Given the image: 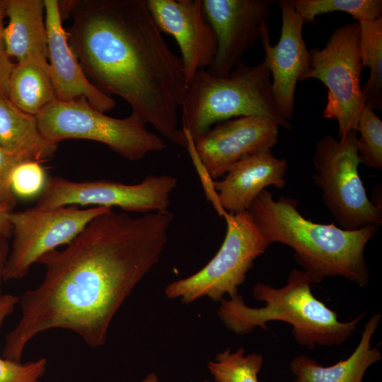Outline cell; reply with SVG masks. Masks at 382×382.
<instances>
[{
  "label": "cell",
  "mask_w": 382,
  "mask_h": 382,
  "mask_svg": "<svg viewBox=\"0 0 382 382\" xmlns=\"http://www.w3.org/2000/svg\"><path fill=\"white\" fill-rule=\"evenodd\" d=\"M173 220L169 211L133 217L112 209L64 249L43 255L37 262L45 277L19 298L21 317L6 336L3 357L21 361L29 341L55 328L77 333L91 347L103 345L114 316L158 262Z\"/></svg>",
  "instance_id": "cell-1"
},
{
  "label": "cell",
  "mask_w": 382,
  "mask_h": 382,
  "mask_svg": "<svg viewBox=\"0 0 382 382\" xmlns=\"http://www.w3.org/2000/svg\"><path fill=\"white\" fill-rule=\"evenodd\" d=\"M68 39L88 79L186 148L178 111L187 88L180 57L167 45L146 0L59 1Z\"/></svg>",
  "instance_id": "cell-2"
},
{
  "label": "cell",
  "mask_w": 382,
  "mask_h": 382,
  "mask_svg": "<svg viewBox=\"0 0 382 382\" xmlns=\"http://www.w3.org/2000/svg\"><path fill=\"white\" fill-rule=\"evenodd\" d=\"M248 212L270 245L278 243L294 250L295 260L311 283L333 277L359 287L369 282L364 252L378 226L348 231L334 223H315L299 212L296 199L284 196L274 199L266 189L253 201Z\"/></svg>",
  "instance_id": "cell-3"
},
{
  "label": "cell",
  "mask_w": 382,
  "mask_h": 382,
  "mask_svg": "<svg viewBox=\"0 0 382 382\" xmlns=\"http://www.w3.org/2000/svg\"><path fill=\"white\" fill-rule=\"evenodd\" d=\"M311 284L302 270L294 269L282 287L264 283L254 285L253 296L265 306H248L238 294L220 301L218 316L227 329L238 335L249 334L256 328L268 330L267 323L277 320L290 324L295 341L309 349L316 345H340L365 313L349 321L339 320L337 313L313 294Z\"/></svg>",
  "instance_id": "cell-4"
},
{
  "label": "cell",
  "mask_w": 382,
  "mask_h": 382,
  "mask_svg": "<svg viewBox=\"0 0 382 382\" xmlns=\"http://www.w3.org/2000/svg\"><path fill=\"white\" fill-rule=\"evenodd\" d=\"M182 129L195 141L213 125L247 116L271 119L279 127H292L274 102L271 76L262 62H243L227 76H216L201 69L187 85L180 107Z\"/></svg>",
  "instance_id": "cell-5"
},
{
  "label": "cell",
  "mask_w": 382,
  "mask_h": 382,
  "mask_svg": "<svg viewBox=\"0 0 382 382\" xmlns=\"http://www.w3.org/2000/svg\"><path fill=\"white\" fill-rule=\"evenodd\" d=\"M36 118L43 135L52 141L76 139L100 142L131 161L167 146L158 134L146 129V124L137 114L112 117L93 108L84 98L69 101L56 99Z\"/></svg>",
  "instance_id": "cell-6"
},
{
  "label": "cell",
  "mask_w": 382,
  "mask_h": 382,
  "mask_svg": "<svg viewBox=\"0 0 382 382\" xmlns=\"http://www.w3.org/2000/svg\"><path fill=\"white\" fill-rule=\"evenodd\" d=\"M357 132L352 130L341 139L332 135L319 139L313 156V178L337 226L354 231L382 224V208L367 196L359 174L361 161Z\"/></svg>",
  "instance_id": "cell-7"
},
{
  "label": "cell",
  "mask_w": 382,
  "mask_h": 382,
  "mask_svg": "<svg viewBox=\"0 0 382 382\" xmlns=\"http://www.w3.org/2000/svg\"><path fill=\"white\" fill-rule=\"evenodd\" d=\"M226 235L220 248L200 270L170 283L165 289L168 299H178L185 304L202 297L221 301L225 294H239L255 260L265 253L270 244L262 237L248 211L224 214Z\"/></svg>",
  "instance_id": "cell-8"
},
{
  "label": "cell",
  "mask_w": 382,
  "mask_h": 382,
  "mask_svg": "<svg viewBox=\"0 0 382 382\" xmlns=\"http://www.w3.org/2000/svg\"><path fill=\"white\" fill-rule=\"evenodd\" d=\"M359 34L358 23L335 30L323 48L311 50V66L301 79H316L326 86L323 117L337 122L339 139L350 131H357L359 115L366 105L360 83L363 66Z\"/></svg>",
  "instance_id": "cell-9"
},
{
  "label": "cell",
  "mask_w": 382,
  "mask_h": 382,
  "mask_svg": "<svg viewBox=\"0 0 382 382\" xmlns=\"http://www.w3.org/2000/svg\"><path fill=\"white\" fill-rule=\"evenodd\" d=\"M112 208L68 205L54 209L37 206L11 212L13 241L3 272V280L22 278L45 253L68 244L97 216Z\"/></svg>",
  "instance_id": "cell-10"
},
{
  "label": "cell",
  "mask_w": 382,
  "mask_h": 382,
  "mask_svg": "<svg viewBox=\"0 0 382 382\" xmlns=\"http://www.w3.org/2000/svg\"><path fill=\"white\" fill-rule=\"evenodd\" d=\"M178 178L149 175L137 184L100 180L74 182L61 177L47 179L35 206L54 209L68 205L119 207L123 212H167Z\"/></svg>",
  "instance_id": "cell-11"
},
{
  "label": "cell",
  "mask_w": 382,
  "mask_h": 382,
  "mask_svg": "<svg viewBox=\"0 0 382 382\" xmlns=\"http://www.w3.org/2000/svg\"><path fill=\"white\" fill-rule=\"evenodd\" d=\"M274 0H202L204 16L216 39V52L206 69L216 76H227L244 54L260 41Z\"/></svg>",
  "instance_id": "cell-12"
},
{
  "label": "cell",
  "mask_w": 382,
  "mask_h": 382,
  "mask_svg": "<svg viewBox=\"0 0 382 382\" xmlns=\"http://www.w3.org/2000/svg\"><path fill=\"white\" fill-rule=\"evenodd\" d=\"M279 140V126L265 117L247 116L214 125L187 150L212 179L224 176L239 160L272 149Z\"/></svg>",
  "instance_id": "cell-13"
},
{
  "label": "cell",
  "mask_w": 382,
  "mask_h": 382,
  "mask_svg": "<svg viewBox=\"0 0 382 382\" xmlns=\"http://www.w3.org/2000/svg\"><path fill=\"white\" fill-rule=\"evenodd\" d=\"M278 4L282 16L279 41L271 45L268 26L263 30L260 41L264 50L262 62L270 73L274 102L282 115L290 122L296 84L310 68L311 53L303 37V20L291 0H280Z\"/></svg>",
  "instance_id": "cell-14"
},
{
  "label": "cell",
  "mask_w": 382,
  "mask_h": 382,
  "mask_svg": "<svg viewBox=\"0 0 382 382\" xmlns=\"http://www.w3.org/2000/svg\"><path fill=\"white\" fill-rule=\"evenodd\" d=\"M161 31L171 35L182 54L187 86L198 71L207 69L216 52V39L206 20L202 0H146Z\"/></svg>",
  "instance_id": "cell-15"
},
{
  "label": "cell",
  "mask_w": 382,
  "mask_h": 382,
  "mask_svg": "<svg viewBox=\"0 0 382 382\" xmlns=\"http://www.w3.org/2000/svg\"><path fill=\"white\" fill-rule=\"evenodd\" d=\"M45 5L50 75L57 98L69 101L84 98L102 112L113 109L116 102L88 79L69 45L59 1L45 0Z\"/></svg>",
  "instance_id": "cell-16"
},
{
  "label": "cell",
  "mask_w": 382,
  "mask_h": 382,
  "mask_svg": "<svg viewBox=\"0 0 382 382\" xmlns=\"http://www.w3.org/2000/svg\"><path fill=\"white\" fill-rule=\"evenodd\" d=\"M288 162L276 157L272 149L259 151L239 160L221 180L212 181L219 213L248 211L256 197L268 186L283 188Z\"/></svg>",
  "instance_id": "cell-17"
},
{
  "label": "cell",
  "mask_w": 382,
  "mask_h": 382,
  "mask_svg": "<svg viewBox=\"0 0 382 382\" xmlns=\"http://www.w3.org/2000/svg\"><path fill=\"white\" fill-rule=\"evenodd\" d=\"M4 40L7 56L49 66L45 0H8Z\"/></svg>",
  "instance_id": "cell-18"
},
{
  "label": "cell",
  "mask_w": 382,
  "mask_h": 382,
  "mask_svg": "<svg viewBox=\"0 0 382 382\" xmlns=\"http://www.w3.org/2000/svg\"><path fill=\"white\" fill-rule=\"evenodd\" d=\"M381 315L371 316L364 327L361 338L353 352L345 359L324 366L304 354L295 357L290 362L294 382H362L367 369L382 359L377 347L372 348L371 338L381 319Z\"/></svg>",
  "instance_id": "cell-19"
},
{
  "label": "cell",
  "mask_w": 382,
  "mask_h": 382,
  "mask_svg": "<svg viewBox=\"0 0 382 382\" xmlns=\"http://www.w3.org/2000/svg\"><path fill=\"white\" fill-rule=\"evenodd\" d=\"M58 144L43 135L36 116L20 110L7 98L0 100V146L4 150L41 163L54 156Z\"/></svg>",
  "instance_id": "cell-20"
},
{
  "label": "cell",
  "mask_w": 382,
  "mask_h": 382,
  "mask_svg": "<svg viewBox=\"0 0 382 382\" xmlns=\"http://www.w3.org/2000/svg\"><path fill=\"white\" fill-rule=\"evenodd\" d=\"M7 98L20 110L37 116L57 99L50 67L33 60L14 63L8 78Z\"/></svg>",
  "instance_id": "cell-21"
},
{
  "label": "cell",
  "mask_w": 382,
  "mask_h": 382,
  "mask_svg": "<svg viewBox=\"0 0 382 382\" xmlns=\"http://www.w3.org/2000/svg\"><path fill=\"white\" fill-rule=\"evenodd\" d=\"M359 25V53L364 67L369 69V78L361 87L365 105L382 110V16Z\"/></svg>",
  "instance_id": "cell-22"
},
{
  "label": "cell",
  "mask_w": 382,
  "mask_h": 382,
  "mask_svg": "<svg viewBox=\"0 0 382 382\" xmlns=\"http://www.w3.org/2000/svg\"><path fill=\"white\" fill-rule=\"evenodd\" d=\"M304 23L320 15L335 11L352 16L357 23L372 21L382 16L381 0H291Z\"/></svg>",
  "instance_id": "cell-23"
},
{
  "label": "cell",
  "mask_w": 382,
  "mask_h": 382,
  "mask_svg": "<svg viewBox=\"0 0 382 382\" xmlns=\"http://www.w3.org/2000/svg\"><path fill=\"white\" fill-rule=\"evenodd\" d=\"M262 364V354L245 355L243 347L234 352L228 348L218 353L214 361H208L207 367L215 382H258Z\"/></svg>",
  "instance_id": "cell-24"
},
{
  "label": "cell",
  "mask_w": 382,
  "mask_h": 382,
  "mask_svg": "<svg viewBox=\"0 0 382 382\" xmlns=\"http://www.w3.org/2000/svg\"><path fill=\"white\" fill-rule=\"evenodd\" d=\"M357 132L359 157L366 166L382 170V121L365 105L359 115Z\"/></svg>",
  "instance_id": "cell-25"
},
{
  "label": "cell",
  "mask_w": 382,
  "mask_h": 382,
  "mask_svg": "<svg viewBox=\"0 0 382 382\" xmlns=\"http://www.w3.org/2000/svg\"><path fill=\"white\" fill-rule=\"evenodd\" d=\"M19 298L11 294L0 297V326L18 303ZM45 358L22 364L0 357V382H39L46 370Z\"/></svg>",
  "instance_id": "cell-26"
},
{
  "label": "cell",
  "mask_w": 382,
  "mask_h": 382,
  "mask_svg": "<svg viewBox=\"0 0 382 382\" xmlns=\"http://www.w3.org/2000/svg\"><path fill=\"white\" fill-rule=\"evenodd\" d=\"M47 179L40 163L25 161L18 164L12 173L11 190L16 197L33 198L41 195Z\"/></svg>",
  "instance_id": "cell-27"
},
{
  "label": "cell",
  "mask_w": 382,
  "mask_h": 382,
  "mask_svg": "<svg viewBox=\"0 0 382 382\" xmlns=\"http://www.w3.org/2000/svg\"><path fill=\"white\" fill-rule=\"evenodd\" d=\"M25 161H28L6 151L0 146V204L11 209L17 202L11 190L12 173L18 164Z\"/></svg>",
  "instance_id": "cell-28"
},
{
  "label": "cell",
  "mask_w": 382,
  "mask_h": 382,
  "mask_svg": "<svg viewBox=\"0 0 382 382\" xmlns=\"http://www.w3.org/2000/svg\"><path fill=\"white\" fill-rule=\"evenodd\" d=\"M13 64L11 60L0 62V100L7 98L8 81Z\"/></svg>",
  "instance_id": "cell-29"
},
{
  "label": "cell",
  "mask_w": 382,
  "mask_h": 382,
  "mask_svg": "<svg viewBox=\"0 0 382 382\" xmlns=\"http://www.w3.org/2000/svg\"><path fill=\"white\" fill-rule=\"evenodd\" d=\"M8 0H0V62L10 60L7 56L4 40V20L6 16V7Z\"/></svg>",
  "instance_id": "cell-30"
},
{
  "label": "cell",
  "mask_w": 382,
  "mask_h": 382,
  "mask_svg": "<svg viewBox=\"0 0 382 382\" xmlns=\"http://www.w3.org/2000/svg\"><path fill=\"white\" fill-rule=\"evenodd\" d=\"M12 209L0 204V236L6 238L12 234V228L9 221V214Z\"/></svg>",
  "instance_id": "cell-31"
},
{
  "label": "cell",
  "mask_w": 382,
  "mask_h": 382,
  "mask_svg": "<svg viewBox=\"0 0 382 382\" xmlns=\"http://www.w3.org/2000/svg\"><path fill=\"white\" fill-rule=\"evenodd\" d=\"M4 238V237L0 236V297L2 296L1 294V283L3 281V272L8 255Z\"/></svg>",
  "instance_id": "cell-32"
},
{
  "label": "cell",
  "mask_w": 382,
  "mask_h": 382,
  "mask_svg": "<svg viewBox=\"0 0 382 382\" xmlns=\"http://www.w3.org/2000/svg\"><path fill=\"white\" fill-rule=\"evenodd\" d=\"M141 382H158V376L154 374H149L145 378L142 380Z\"/></svg>",
  "instance_id": "cell-33"
},
{
  "label": "cell",
  "mask_w": 382,
  "mask_h": 382,
  "mask_svg": "<svg viewBox=\"0 0 382 382\" xmlns=\"http://www.w3.org/2000/svg\"><path fill=\"white\" fill-rule=\"evenodd\" d=\"M203 382H212V381H204Z\"/></svg>",
  "instance_id": "cell-34"
}]
</instances>
